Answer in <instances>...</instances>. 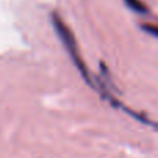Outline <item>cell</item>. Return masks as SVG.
Here are the masks:
<instances>
[{"label":"cell","instance_id":"obj_1","mask_svg":"<svg viewBox=\"0 0 158 158\" xmlns=\"http://www.w3.org/2000/svg\"><path fill=\"white\" fill-rule=\"evenodd\" d=\"M53 24H54L56 32H57L58 38L61 39V42H63L64 46H65V49H67V52H68L71 60L74 61L75 67L79 69V72H81V75L85 78V81H86L87 83H92L89 69H87L86 64H85V61L82 60L81 54H79L78 44H77V40H75L74 35H72V32L68 29V27L64 24V21L57 15V14L53 15Z\"/></svg>","mask_w":158,"mask_h":158},{"label":"cell","instance_id":"obj_2","mask_svg":"<svg viewBox=\"0 0 158 158\" xmlns=\"http://www.w3.org/2000/svg\"><path fill=\"white\" fill-rule=\"evenodd\" d=\"M125 2L133 11H137V13H147L146 7L139 2V0H125Z\"/></svg>","mask_w":158,"mask_h":158},{"label":"cell","instance_id":"obj_3","mask_svg":"<svg viewBox=\"0 0 158 158\" xmlns=\"http://www.w3.org/2000/svg\"><path fill=\"white\" fill-rule=\"evenodd\" d=\"M146 31H148L150 33H153V35H157L158 36V28H154V27H143Z\"/></svg>","mask_w":158,"mask_h":158}]
</instances>
